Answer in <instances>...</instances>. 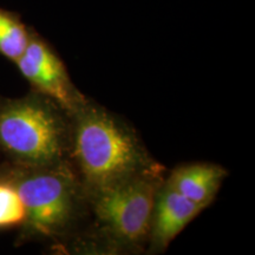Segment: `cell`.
<instances>
[{
  "mask_svg": "<svg viewBox=\"0 0 255 255\" xmlns=\"http://www.w3.org/2000/svg\"><path fill=\"white\" fill-rule=\"evenodd\" d=\"M71 116L32 90L0 98V151L12 165L49 168L69 163Z\"/></svg>",
  "mask_w": 255,
  "mask_h": 255,
  "instance_id": "2",
  "label": "cell"
},
{
  "mask_svg": "<svg viewBox=\"0 0 255 255\" xmlns=\"http://www.w3.org/2000/svg\"><path fill=\"white\" fill-rule=\"evenodd\" d=\"M205 208L191 202L163 181L155 196L149 241L151 251H163Z\"/></svg>",
  "mask_w": 255,
  "mask_h": 255,
  "instance_id": "6",
  "label": "cell"
},
{
  "mask_svg": "<svg viewBox=\"0 0 255 255\" xmlns=\"http://www.w3.org/2000/svg\"><path fill=\"white\" fill-rule=\"evenodd\" d=\"M161 171L137 175L88 196L101 227L126 247L141 246L149 239L152 208Z\"/></svg>",
  "mask_w": 255,
  "mask_h": 255,
  "instance_id": "4",
  "label": "cell"
},
{
  "mask_svg": "<svg viewBox=\"0 0 255 255\" xmlns=\"http://www.w3.org/2000/svg\"><path fill=\"white\" fill-rule=\"evenodd\" d=\"M5 176L17 188L25 207L21 239L62 235L77 218L85 196L69 163L49 168L6 165Z\"/></svg>",
  "mask_w": 255,
  "mask_h": 255,
  "instance_id": "3",
  "label": "cell"
},
{
  "mask_svg": "<svg viewBox=\"0 0 255 255\" xmlns=\"http://www.w3.org/2000/svg\"><path fill=\"white\" fill-rule=\"evenodd\" d=\"M6 170V168H5ZM25 221V207L17 188L0 175V229L20 227Z\"/></svg>",
  "mask_w": 255,
  "mask_h": 255,
  "instance_id": "9",
  "label": "cell"
},
{
  "mask_svg": "<svg viewBox=\"0 0 255 255\" xmlns=\"http://www.w3.org/2000/svg\"><path fill=\"white\" fill-rule=\"evenodd\" d=\"M69 156L87 197L137 175L162 170L131 128L89 102L71 117Z\"/></svg>",
  "mask_w": 255,
  "mask_h": 255,
  "instance_id": "1",
  "label": "cell"
},
{
  "mask_svg": "<svg viewBox=\"0 0 255 255\" xmlns=\"http://www.w3.org/2000/svg\"><path fill=\"white\" fill-rule=\"evenodd\" d=\"M31 28L20 15L0 7V55L15 63L23 55L30 39Z\"/></svg>",
  "mask_w": 255,
  "mask_h": 255,
  "instance_id": "8",
  "label": "cell"
},
{
  "mask_svg": "<svg viewBox=\"0 0 255 255\" xmlns=\"http://www.w3.org/2000/svg\"><path fill=\"white\" fill-rule=\"evenodd\" d=\"M227 171L218 164L193 163L178 167L165 182L191 202L206 208L221 187Z\"/></svg>",
  "mask_w": 255,
  "mask_h": 255,
  "instance_id": "7",
  "label": "cell"
},
{
  "mask_svg": "<svg viewBox=\"0 0 255 255\" xmlns=\"http://www.w3.org/2000/svg\"><path fill=\"white\" fill-rule=\"evenodd\" d=\"M5 168H6V165H0V175H2V173H4Z\"/></svg>",
  "mask_w": 255,
  "mask_h": 255,
  "instance_id": "10",
  "label": "cell"
},
{
  "mask_svg": "<svg viewBox=\"0 0 255 255\" xmlns=\"http://www.w3.org/2000/svg\"><path fill=\"white\" fill-rule=\"evenodd\" d=\"M15 65L32 90L53 101L69 116H73L88 100L73 85L65 64L55 49L31 28L30 39Z\"/></svg>",
  "mask_w": 255,
  "mask_h": 255,
  "instance_id": "5",
  "label": "cell"
}]
</instances>
